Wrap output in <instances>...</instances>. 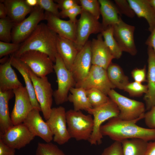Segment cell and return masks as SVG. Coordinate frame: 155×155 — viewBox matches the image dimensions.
Returning <instances> with one entry per match:
<instances>
[{"label":"cell","mask_w":155,"mask_h":155,"mask_svg":"<svg viewBox=\"0 0 155 155\" xmlns=\"http://www.w3.org/2000/svg\"><path fill=\"white\" fill-rule=\"evenodd\" d=\"M144 115L131 120H123L118 117L112 118L101 126V133L103 136H108L115 141L121 142L125 140L135 138L148 142L155 141V129L142 127L136 124L144 119Z\"/></svg>","instance_id":"6da1fadb"},{"label":"cell","mask_w":155,"mask_h":155,"mask_svg":"<svg viewBox=\"0 0 155 155\" xmlns=\"http://www.w3.org/2000/svg\"><path fill=\"white\" fill-rule=\"evenodd\" d=\"M57 36L47 24L40 23L32 34L20 44L19 50L13 55L14 57L19 58L26 51H38L47 55L55 63L58 53L57 48Z\"/></svg>","instance_id":"7a4b0ae2"},{"label":"cell","mask_w":155,"mask_h":155,"mask_svg":"<svg viewBox=\"0 0 155 155\" xmlns=\"http://www.w3.org/2000/svg\"><path fill=\"white\" fill-rule=\"evenodd\" d=\"M67 129L71 138L77 141H88L94 127L92 115H85L81 111L70 109L66 112Z\"/></svg>","instance_id":"3957f363"},{"label":"cell","mask_w":155,"mask_h":155,"mask_svg":"<svg viewBox=\"0 0 155 155\" xmlns=\"http://www.w3.org/2000/svg\"><path fill=\"white\" fill-rule=\"evenodd\" d=\"M93 116L94 127L88 142L91 145H100L103 136L100 131L101 126L106 121L118 117L119 111L115 102L110 98L105 103L87 111Z\"/></svg>","instance_id":"277c9868"},{"label":"cell","mask_w":155,"mask_h":155,"mask_svg":"<svg viewBox=\"0 0 155 155\" xmlns=\"http://www.w3.org/2000/svg\"><path fill=\"white\" fill-rule=\"evenodd\" d=\"M55 63L53 69L57 77L58 88L53 91V97L56 104L59 105L68 101L69 92L75 86L76 82L71 72L66 67L58 53Z\"/></svg>","instance_id":"5b68a950"},{"label":"cell","mask_w":155,"mask_h":155,"mask_svg":"<svg viewBox=\"0 0 155 155\" xmlns=\"http://www.w3.org/2000/svg\"><path fill=\"white\" fill-rule=\"evenodd\" d=\"M107 95L117 105L119 111L117 117L119 119L123 120H133L144 115L146 108L143 102L129 98L114 89L110 90Z\"/></svg>","instance_id":"8992f818"},{"label":"cell","mask_w":155,"mask_h":155,"mask_svg":"<svg viewBox=\"0 0 155 155\" xmlns=\"http://www.w3.org/2000/svg\"><path fill=\"white\" fill-rule=\"evenodd\" d=\"M28 71L41 111L46 121L49 118L52 111L54 91L47 76L39 77L29 67Z\"/></svg>","instance_id":"52a82bcc"},{"label":"cell","mask_w":155,"mask_h":155,"mask_svg":"<svg viewBox=\"0 0 155 155\" xmlns=\"http://www.w3.org/2000/svg\"><path fill=\"white\" fill-rule=\"evenodd\" d=\"M44 20H45L44 10L38 5L34 7L27 18L15 24L12 31V42L17 44L23 42Z\"/></svg>","instance_id":"ba28073f"},{"label":"cell","mask_w":155,"mask_h":155,"mask_svg":"<svg viewBox=\"0 0 155 155\" xmlns=\"http://www.w3.org/2000/svg\"><path fill=\"white\" fill-rule=\"evenodd\" d=\"M76 25L75 42L79 51L88 41L91 34L101 33L104 29L102 23L98 20L83 10Z\"/></svg>","instance_id":"9c48e42d"},{"label":"cell","mask_w":155,"mask_h":155,"mask_svg":"<svg viewBox=\"0 0 155 155\" xmlns=\"http://www.w3.org/2000/svg\"><path fill=\"white\" fill-rule=\"evenodd\" d=\"M66 112L61 106L53 108L46 121L53 134V141L59 145L64 144L71 138L67 129Z\"/></svg>","instance_id":"30bf717a"},{"label":"cell","mask_w":155,"mask_h":155,"mask_svg":"<svg viewBox=\"0 0 155 155\" xmlns=\"http://www.w3.org/2000/svg\"><path fill=\"white\" fill-rule=\"evenodd\" d=\"M38 76L43 77L53 72V63L46 54L30 51L23 53L19 58Z\"/></svg>","instance_id":"8fae6325"},{"label":"cell","mask_w":155,"mask_h":155,"mask_svg":"<svg viewBox=\"0 0 155 155\" xmlns=\"http://www.w3.org/2000/svg\"><path fill=\"white\" fill-rule=\"evenodd\" d=\"M75 87H82L86 90L96 89L107 95L110 90L115 88L108 78L106 69L94 65H92L86 77L82 81L76 83Z\"/></svg>","instance_id":"7c38bea8"},{"label":"cell","mask_w":155,"mask_h":155,"mask_svg":"<svg viewBox=\"0 0 155 155\" xmlns=\"http://www.w3.org/2000/svg\"><path fill=\"white\" fill-rule=\"evenodd\" d=\"M35 136L23 123L13 125L3 133L0 139L9 147L20 150L29 144Z\"/></svg>","instance_id":"4fadbf2b"},{"label":"cell","mask_w":155,"mask_h":155,"mask_svg":"<svg viewBox=\"0 0 155 155\" xmlns=\"http://www.w3.org/2000/svg\"><path fill=\"white\" fill-rule=\"evenodd\" d=\"M13 91L15 100L10 117L13 125H16L23 123L33 108L25 86H22Z\"/></svg>","instance_id":"5bb4252c"},{"label":"cell","mask_w":155,"mask_h":155,"mask_svg":"<svg viewBox=\"0 0 155 155\" xmlns=\"http://www.w3.org/2000/svg\"><path fill=\"white\" fill-rule=\"evenodd\" d=\"M113 27L114 36L122 51L135 55L137 51L134 38L135 27L125 23L121 17Z\"/></svg>","instance_id":"9a60e30c"},{"label":"cell","mask_w":155,"mask_h":155,"mask_svg":"<svg viewBox=\"0 0 155 155\" xmlns=\"http://www.w3.org/2000/svg\"><path fill=\"white\" fill-rule=\"evenodd\" d=\"M91 43L88 40L79 51L71 68L76 83L86 77L92 65Z\"/></svg>","instance_id":"2e32d148"},{"label":"cell","mask_w":155,"mask_h":155,"mask_svg":"<svg viewBox=\"0 0 155 155\" xmlns=\"http://www.w3.org/2000/svg\"><path fill=\"white\" fill-rule=\"evenodd\" d=\"M39 110L33 108L23 123L35 136H38L46 143L53 140V135L46 122L42 119Z\"/></svg>","instance_id":"e0dca14e"},{"label":"cell","mask_w":155,"mask_h":155,"mask_svg":"<svg viewBox=\"0 0 155 155\" xmlns=\"http://www.w3.org/2000/svg\"><path fill=\"white\" fill-rule=\"evenodd\" d=\"M45 20L47 25L52 31L61 37L75 42L76 36V24L70 20H65L46 11Z\"/></svg>","instance_id":"ac0fdd59"},{"label":"cell","mask_w":155,"mask_h":155,"mask_svg":"<svg viewBox=\"0 0 155 155\" xmlns=\"http://www.w3.org/2000/svg\"><path fill=\"white\" fill-rule=\"evenodd\" d=\"M92 65L106 69L114 57L106 45L101 33L91 41Z\"/></svg>","instance_id":"d6986e66"},{"label":"cell","mask_w":155,"mask_h":155,"mask_svg":"<svg viewBox=\"0 0 155 155\" xmlns=\"http://www.w3.org/2000/svg\"><path fill=\"white\" fill-rule=\"evenodd\" d=\"M148 69L147 73L148 91L144 99L146 109L149 110L155 105V53L150 46L147 48Z\"/></svg>","instance_id":"ffe728a7"},{"label":"cell","mask_w":155,"mask_h":155,"mask_svg":"<svg viewBox=\"0 0 155 155\" xmlns=\"http://www.w3.org/2000/svg\"><path fill=\"white\" fill-rule=\"evenodd\" d=\"M12 66L10 57L0 65V91L13 90L23 86Z\"/></svg>","instance_id":"44dd1931"},{"label":"cell","mask_w":155,"mask_h":155,"mask_svg":"<svg viewBox=\"0 0 155 155\" xmlns=\"http://www.w3.org/2000/svg\"><path fill=\"white\" fill-rule=\"evenodd\" d=\"M10 57L12 66L18 71L24 79L33 108L41 111L40 105L36 98L33 83L29 73L28 67L19 58L14 57L13 54L10 55Z\"/></svg>","instance_id":"7402d4cb"},{"label":"cell","mask_w":155,"mask_h":155,"mask_svg":"<svg viewBox=\"0 0 155 155\" xmlns=\"http://www.w3.org/2000/svg\"><path fill=\"white\" fill-rule=\"evenodd\" d=\"M57 48L58 53L66 67L70 70L79 51L75 42L58 35Z\"/></svg>","instance_id":"603a6c76"},{"label":"cell","mask_w":155,"mask_h":155,"mask_svg":"<svg viewBox=\"0 0 155 155\" xmlns=\"http://www.w3.org/2000/svg\"><path fill=\"white\" fill-rule=\"evenodd\" d=\"M0 1L4 3L7 8V17L13 22L15 24L24 20L26 16L30 13L33 9L28 6L25 0Z\"/></svg>","instance_id":"cb8c5ba5"},{"label":"cell","mask_w":155,"mask_h":155,"mask_svg":"<svg viewBox=\"0 0 155 155\" xmlns=\"http://www.w3.org/2000/svg\"><path fill=\"white\" fill-rule=\"evenodd\" d=\"M135 15L139 18H144L151 32L155 27V12L150 5L148 0H127Z\"/></svg>","instance_id":"d4e9b609"},{"label":"cell","mask_w":155,"mask_h":155,"mask_svg":"<svg viewBox=\"0 0 155 155\" xmlns=\"http://www.w3.org/2000/svg\"><path fill=\"white\" fill-rule=\"evenodd\" d=\"M100 6L101 23L104 29L119 22L121 16L115 3L109 0H98Z\"/></svg>","instance_id":"484cf974"},{"label":"cell","mask_w":155,"mask_h":155,"mask_svg":"<svg viewBox=\"0 0 155 155\" xmlns=\"http://www.w3.org/2000/svg\"><path fill=\"white\" fill-rule=\"evenodd\" d=\"M14 95L13 90L0 91V134L13 125L9 110V102Z\"/></svg>","instance_id":"4316f807"},{"label":"cell","mask_w":155,"mask_h":155,"mask_svg":"<svg viewBox=\"0 0 155 155\" xmlns=\"http://www.w3.org/2000/svg\"><path fill=\"white\" fill-rule=\"evenodd\" d=\"M69 92L71 93L68 95L67 100L73 104V110L87 111L92 108L87 97L86 90L82 87H73L70 89Z\"/></svg>","instance_id":"83f0119b"},{"label":"cell","mask_w":155,"mask_h":155,"mask_svg":"<svg viewBox=\"0 0 155 155\" xmlns=\"http://www.w3.org/2000/svg\"><path fill=\"white\" fill-rule=\"evenodd\" d=\"M148 142L140 138L126 139L121 142L123 155H146Z\"/></svg>","instance_id":"f1b7e54d"},{"label":"cell","mask_w":155,"mask_h":155,"mask_svg":"<svg viewBox=\"0 0 155 155\" xmlns=\"http://www.w3.org/2000/svg\"><path fill=\"white\" fill-rule=\"evenodd\" d=\"M108 78L115 88L124 90L129 82L127 76L118 64L111 63L106 69Z\"/></svg>","instance_id":"f546056e"},{"label":"cell","mask_w":155,"mask_h":155,"mask_svg":"<svg viewBox=\"0 0 155 155\" xmlns=\"http://www.w3.org/2000/svg\"><path fill=\"white\" fill-rule=\"evenodd\" d=\"M101 33L104 43L114 58H120L123 52L114 36L113 26H108L103 30Z\"/></svg>","instance_id":"4dcf8cb0"},{"label":"cell","mask_w":155,"mask_h":155,"mask_svg":"<svg viewBox=\"0 0 155 155\" xmlns=\"http://www.w3.org/2000/svg\"><path fill=\"white\" fill-rule=\"evenodd\" d=\"M89 102L92 108L99 106L107 102L110 98L100 90L91 88L86 90Z\"/></svg>","instance_id":"1f68e13d"},{"label":"cell","mask_w":155,"mask_h":155,"mask_svg":"<svg viewBox=\"0 0 155 155\" xmlns=\"http://www.w3.org/2000/svg\"><path fill=\"white\" fill-rule=\"evenodd\" d=\"M15 24L8 17L0 19V40L10 42L12 31Z\"/></svg>","instance_id":"d6a6232c"},{"label":"cell","mask_w":155,"mask_h":155,"mask_svg":"<svg viewBox=\"0 0 155 155\" xmlns=\"http://www.w3.org/2000/svg\"><path fill=\"white\" fill-rule=\"evenodd\" d=\"M35 155H66L58 146L51 143H38Z\"/></svg>","instance_id":"836d02e7"},{"label":"cell","mask_w":155,"mask_h":155,"mask_svg":"<svg viewBox=\"0 0 155 155\" xmlns=\"http://www.w3.org/2000/svg\"><path fill=\"white\" fill-rule=\"evenodd\" d=\"M79 4L82 9L98 20L100 15V6L98 0H80Z\"/></svg>","instance_id":"e575fe53"},{"label":"cell","mask_w":155,"mask_h":155,"mask_svg":"<svg viewBox=\"0 0 155 155\" xmlns=\"http://www.w3.org/2000/svg\"><path fill=\"white\" fill-rule=\"evenodd\" d=\"M123 90L128 92L131 97H140L147 93L148 87L147 85L134 81L129 82Z\"/></svg>","instance_id":"d590c367"},{"label":"cell","mask_w":155,"mask_h":155,"mask_svg":"<svg viewBox=\"0 0 155 155\" xmlns=\"http://www.w3.org/2000/svg\"><path fill=\"white\" fill-rule=\"evenodd\" d=\"M38 6L45 10V11L51 13L60 18L58 4L53 0H38Z\"/></svg>","instance_id":"8d00e7d4"},{"label":"cell","mask_w":155,"mask_h":155,"mask_svg":"<svg viewBox=\"0 0 155 155\" xmlns=\"http://www.w3.org/2000/svg\"><path fill=\"white\" fill-rule=\"evenodd\" d=\"M114 2L121 16L123 14L131 18L135 17V14L127 0H115Z\"/></svg>","instance_id":"74e56055"},{"label":"cell","mask_w":155,"mask_h":155,"mask_svg":"<svg viewBox=\"0 0 155 155\" xmlns=\"http://www.w3.org/2000/svg\"><path fill=\"white\" fill-rule=\"evenodd\" d=\"M20 44L7 42L0 41V58L13 54L19 49Z\"/></svg>","instance_id":"f35d334b"},{"label":"cell","mask_w":155,"mask_h":155,"mask_svg":"<svg viewBox=\"0 0 155 155\" xmlns=\"http://www.w3.org/2000/svg\"><path fill=\"white\" fill-rule=\"evenodd\" d=\"M83 11L81 6L79 5L75 6L68 10L60 12V17L61 18L68 17L69 20L76 24L78 20L77 16L81 13Z\"/></svg>","instance_id":"ab89813d"},{"label":"cell","mask_w":155,"mask_h":155,"mask_svg":"<svg viewBox=\"0 0 155 155\" xmlns=\"http://www.w3.org/2000/svg\"><path fill=\"white\" fill-rule=\"evenodd\" d=\"M101 155H123L121 142L115 141L104 149Z\"/></svg>","instance_id":"60d3db41"},{"label":"cell","mask_w":155,"mask_h":155,"mask_svg":"<svg viewBox=\"0 0 155 155\" xmlns=\"http://www.w3.org/2000/svg\"><path fill=\"white\" fill-rule=\"evenodd\" d=\"M131 75L134 81L141 83L147 81L146 65L142 68H135L131 71Z\"/></svg>","instance_id":"b9f144b4"},{"label":"cell","mask_w":155,"mask_h":155,"mask_svg":"<svg viewBox=\"0 0 155 155\" xmlns=\"http://www.w3.org/2000/svg\"><path fill=\"white\" fill-rule=\"evenodd\" d=\"M146 125L150 129H155V105L145 113L144 117Z\"/></svg>","instance_id":"7bdbcfd3"},{"label":"cell","mask_w":155,"mask_h":155,"mask_svg":"<svg viewBox=\"0 0 155 155\" xmlns=\"http://www.w3.org/2000/svg\"><path fill=\"white\" fill-rule=\"evenodd\" d=\"M58 5L59 9L61 11L69 9L79 4V0H56L54 1Z\"/></svg>","instance_id":"ee69618b"},{"label":"cell","mask_w":155,"mask_h":155,"mask_svg":"<svg viewBox=\"0 0 155 155\" xmlns=\"http://www.w3.org/2000/svg\"><path fill=\"white\" fill-rule=\"evenodd\" d=\"M16 149L11 148L0 139V155H15Z\"/></svg>","instance_id":"f6af8a7d"},{"label":"cell","mask_w":155,"mask_h":155,"mask_svg":"<svg viewBox=\"0 0 155 155\" xmlns=\"http://www.w3.org/2000/svg\"><path fill=\"white\" fill-rule=\"evenodd\" d=\"M145 44L151 47L155 53V27L146 40Z\"/></svg>","instance_id":"bcb514c9"},{"label":"cell","mask_w":155,"mask_h":155,"mask_svg":"<svg viewBox=\"0 0 155 155\" xmlns=\"http://www.w3.org/2000/svg\"><path fill=\"white\" fill-rule=\"evenodd\" d=\"M8 11L7 8L4 3L1 1L0 3V18H4L7 16Z\"/></svg>","instance_id":"7dc6e473"},{"label":"cell","mask_w":155,"mask_h":155,"mask_svg":"<svg viewBox=\"0 0 155 155\" xmlns=\"http://www.w3.org/2000/svg\"><path fill=\"white\" fill-rule=\"evenodd\" d=\"M146 155H155V141L148 142Z\"/></svg>","instance_id":"c3c4849f"},{"label":"cell","mask_w":155,"mask_h":155,"mask_svg":"<svg viewBox=\"0 0 155 155\" xmlns=\"http://www.w3.org/2000/svg\"><path fill=\"white\" fill-rule=\"evenodd\" d=\"M26 3L29 6L34 8L38 5V0H25Z\"/></svg>","instance_id":"681fc988"},{"label":"cell","mask_w":155,"mask_h":155,"mask_svg":"<svg viewBox=\"0 0 155 155\" xmlns=\"http://www.w3.org/2000/svg\"><path fill=\"white\" fill-rule=\"evenodd\" d=\"M148 1L150 5L155 12V0H148Z\"/></svg>","instance_id":"f907efd6"}]
</instances>
